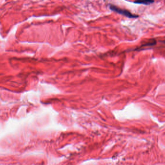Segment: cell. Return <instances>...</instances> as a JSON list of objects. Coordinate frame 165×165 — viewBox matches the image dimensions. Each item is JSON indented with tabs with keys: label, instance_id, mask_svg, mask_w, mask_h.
<instances>
[{
	"label": "cell",
	"instance_id": "cell-1",
	"mask_svg": "<svg viewBox=\"0 0 165 165\" xmlns=\"http://www.w3.org/2000/svg\"><path fill=\"white\" fill-rule=\"evenodd\" d=\"M110 8L113 11H115L120 14L123 15L124 16H126L128 18H136L138 17V16L132 14V13H131L129 11H127L126 10L122 9L113 5H110Z\"/></svg>",
	"mask_w": 165,
	"mask_h": 165
},
{
	"label": "cell",
	"instance_id": "cell-2",
	"mask_svg": "<svg viewBox=\"0 0 165 165\" xmlns=\"http://www.w3.org/2000/svg\"><path fill=\"white\" fill-rule=\"evenodd\" d=\"M154 1H136L135 3H138V4H143V5H149L151 3H153Z\"/></svg>",
	"mask_w": 165,
	"mask_h": 165
}]
</instances>
